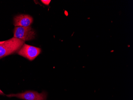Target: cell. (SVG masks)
<instances>
[{
  "mask_svg": "<svg viewBox=\"0 0 133 100\" xmlns=\"http://www.w3.org/2000/svg\"><path fill=\"white\" fill-rule=\"evenodd\" d=\"M25 41L16 38H11L0 45V58L18 51Z\"/></svg>",
  "mask_w": 133,
  "mask_h": 100,
  "instance_id": "6da1fadb",
  "label": "cell"
},
{
  "mask_svg": "<svg viewBox=\"0 0 133 100\" xmlns=\"http://www.w3.org/2000/svg\"><path fill=\"white\" fill-rule=\"evenodd\" d=\"M6 96L8 97H15L24 100H46L47 93L45 91L38 93L35 91H28L22 93L8 95Z\"/></svg>",
  "mask_w": 133,
  "mask_h": 100,
  "instance_id": "7a4b0ae2",
  "label": "cell"
},
{
  "mask_svg": "<svg viewBox=\"0 0 133 100\" xmlns=\"http://www.w3.org/2000/svg\"><path fill=\"white\" fill-rule=\"evenodd\" d=\"M35 31L31 27H15L14 30V38L24 41L32 40L35 39Z\"/></svg>",
  "mask_w": 133,
  "mask_h": 100,
  "instance_id": "3957f363",
  "label": "cell"
},
{
  "mask_svg": "<svg viewBox=\"0 0 133 100\" xmlns=\"http://www.w3.org/2000/svg\"><path fill=\"white\" fill-rule=\"evenodd\" d=\"M41 52V49L24 44L18 51V54L30 61H33Z\"/></svg>",
  "mask_w": 133,
  "mask_h": 100,
  "instance_id": "277c9868",
  "label": "cell"
},
{
  "mask_svg": "<svg viewBox=\"0 0 133 100\" xmlns=\"http://www.w3.org/2000/svg\"><path fill=\"white\" fill-rule=\"evenodd\" d=\"M33 19L28 15H18L14 18V25L15 27H28L32 23Z\"/></svg>",
  "mask_w": 133,
  "mask_h": 100,
  "instance_id": "5b68a950",
  "label": "cell"
},
{
  "mask_svg": "<svg viewBox=\"0 0 133 100\" xmlns=\"http://www.w3.org/2000/svg\"><path fill=\"white\" fill-rule=\"evenodd\" d=\"M50 0H42L41 2L43 3L45 5H49L51 2Z\"/></svg>",
  "mask_w": 133,
  "mask_h": 100,
  "instance_id": "8992f818",
  "label": "cell"
},
{
  "mask_svg": "<svg viewBox=\"0 0 133 100\" xmlns=\"http://www.w3.org/2000/svg\"><path fill=\"white\" fill-rule=\"evenodd\" d=\"M4 93L2 91V90L0 89V95H4Z\"/></svg>",
  "mask_w": 133,
  "mask_h": 100,
  "instance_id": "52a82bcc",
  "label": "cell"
},
{
  "mask_svg": "<svg viewBox=\"0 0 133 100\" xmlns=\"http://www.w3.org/2000/svg\"><path fill=\"white\" fill-rule=\"evenodd\" d=\"M4 41H0V45H1L3 43H4Z\"/></svg>",
  "mask_w": 133,
  "mask_h": 100,
  "instance_id": "ba28073f",
  "label": "cell"
}]
</instances>
